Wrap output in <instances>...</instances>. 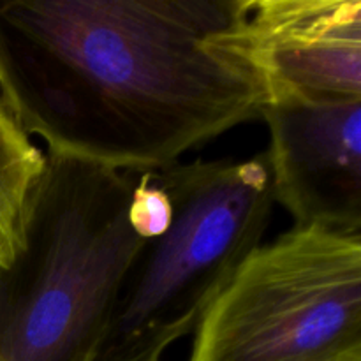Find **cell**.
I'll use <instances>...</instances> for the list:
<instances>
[{
    "mask_svg": "<svg viewBox=\"0 0 361 361\" xmlns=\"http://www.w3.org/2000/svg\"><path fill=\"white\" fill-rule=\"evenodd\" d=\"M247 0H2L0 101L48 154L159 171L268 102Z\"/></svg>",
    "mask_w": 361,
    "mask_h": 361,
    "instance_id": "6da1fadb",
    "label": "cell"
},
{
    "mask_svg": "<svg viewBox=\"0 0 361 361\" xmlns=\"http://www.w3.org/2000/svg\"><path fill=\"white\" fill-rule=\"evenodd\" d=\"M137 175L46 152L23 247L0 270V361H94L145 242L133 222Z\"/></svg>",
    "mask_w": 361,
    "mask_h": 361,
    "instance_id": "7a4b0ae2",
    "label": "cell"
},
{
    "mask_svg": "<svg viewBox=\"0 0 361 361\" xmlns=\"http://www.w3.org/2000/svg\"><path fill=\"white\" fill-rule=\"evenodd\" d=\"M154 175L171 217L134 254L94 361H161L196 331L270 222L275 201L264 154L176 162Z\"/></svg>",
    "mask_w": 361,
    "mask_h": 361,
    "instance_id": "3957f363",
    "label": "cell"
},
{
    "mask_svg": "<svg viewBox=\"0 0 361 361\" xmlns=\"http://www.w3.org/2000/svg\"><path fill=\"white\" fill-rule=\"evenodd\" d=\"M190 361H361V235L261 243L196 328Z\"/></svg>",
    "mask_w": 361,
    "mask_h": 361,
    "instance_id": "277c9868",
    "label": "cell"
},
{
    "mask_svg": "<svg viewBox=\"0 0 361 361\" xmlns=\"http://www.w3.org/2000/svg\"><path fill=\"white\" fill-rule=\"evenodd\" d=\"M274 201L295 228L361 235V99L264 104Z\"/></svg>",
    "mask_w": 361,
    "mask_h": 361,
    "instance_id": "5b68a950",
    "label": "cell"
},
{
    "mask_svg": "<svg viewBox=\"0 0 361 361\" xmlns=\"http://www.w3.org/2000/svg\"><path fill=\"white\" fill-rule=\"evenodd\" d=\"M245 35L268 102L361 99L360 0H247Z\"/></svg>",
    "mask_w": 361,
    "mask_h": 361,
    "instance_id": "8992f818",
    "label": "cell"
},
{
    "mask_svg": "<svg viewBox=\"0 0 361 361\" xmlns=\"http://www.w3.org/2000/svg\"><path fill=\"white\" fill-rule=\"evenodd\" d=\"M44 166L46 152L0 101V270L23 247L28 203Z\"/></svg>",
    "mask_w": 361,
    "mask_h": 361,
    "instance_id": "52a82bcc",
    "label": "cell"
}]
</instances>
